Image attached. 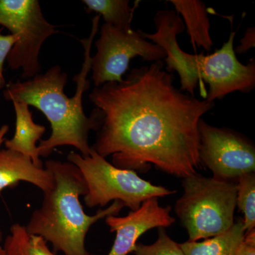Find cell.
<instances>
[{"instance_id": "cell-6", "label": "cell", "mask_w": 255, "mask_h": 255, "mask_svg": "<svg viewBox=\"0 0 255 255\" xmlns=\"http://www.w3.org/2000/svg\"><path fill=\"white\" fill-rule=\"evenodd\" d=\"M67 159L78 167L85 178L87 193L84 201L90 209L104 207L111 201H119L125 207L136 211L147 199H158L176 192L151 184L139 177L135 171L115 167L92 149L86 157L71 152Z\"/></svg>"}, {"instance_id": "cell-19", "label": "cell", "mask_w": 255, "mask_h": 255, "mask_svg": "<svg viewBox=\"0 0 255 255\" xmlns=\"http://www.w3.org/2000/svg\"><path fill=\"white\" fill-rule=\"evenodd\" d=\"M0 29V90L6 87V81L3 75V68L5 60L7 58L11 48L18 41V37L16 35H2Z\"/></svg>"}, {"instance_id": "cell-3", "label": "cell", "mask_w": 255, "mask_h": 255, "mask_svg": "<svg viewBox=\"0 0 255 255\" xmlns=\"http://www.w3.org/2000/svg\"><path fill=\"white\" fill-rule=\"evenodd\" d=\"M156 31L142 37L159 45L166 52L164 61L168 73L177 72L180 79L181 91L194 95L198 84L205 82L209 91L205 100L214 102L233 92L249 93L255 87V60L245 65L238 60L234 50L236 31H232L228 41L212 54H189L178 44L177 35L184 31L182 18L174 10H159L154 17Z\"/></svg>"}, {"instance_id": "cell-4", "label": "cell", "mask_w": 255, "mask_h": 255, "mask_svg": "<svg viewBox=\"0 0 255 255\" xmlns=\"http://www.w3.org/2000/svg\"><path fill=\"white\" fill-rule=\"evenodd\" d=\"M48 169L55 179L54 189L45 193L39 209L32 213L25 227L28 234L40 236L65 255H90L85 238L90 228L100 220L117 216L125 207L114 201L110 207L94 216L85 214L79 197L86 195L85 178L78 167L69 162L49 159Z\"/></svg>"}, {"instance_id": "cell-9", "label": "cell", "mask_w": 255, "mask_h": 255, "mask_svg": "<svg viewBox=\"0 0 255 255\" xmlns=\"http://www.w3.org/2000/svg\"><path fill=\"white\" fill-rule=\"evenodd\" d=\"M199 159L215 179L234 182L255 171V145L241 134L212 127L201 119L198 126Z\"/></svg>"}, {"instance_id": "cell-2", "label": "cell", "mask_w": 255, "mask_h": 255, "mask_svg": "<svg viewBox=\"0 0 255 255\" xmlns=\"http://www.w3.org/2000/svg\"><path fill=\"white\" fill-rule=\"evenodd\" d=\"M92 41L90 38L84 42L85 63L81 73L74 79L77 82V90L71 98L64 92L68 75L62 71L58 65L44 74H38L23 82H9L5 87L3 92L5 100L25 102L38 109L49 122L51 134L38 145L41 157H48L55 147L64 145L73 146L85 157L90 155L92 148L89 143V134L91 130H97L98 119L94 111L90 117H87L84 112L82 96L90 87L87 77L91 70Z\"/></svg>"}, {"instance_id": "cell-8", "label": "cell", "mask_w": 255, "mask_h": 255, "mask_svg": "<svg viewBox=\"0 0 255 255\" xmlns=\"http://www.w3.org/2000/svg\"><path fill=\"white\" fill-rule=\"evenodd\" d=\"M95 46L97 53L91 58L92 80L95 87L122 82L130 60L135 56L153 63L167 55L162 47L145 39L140 30L124 31L105 23L101 26Z\"/></svg>"}, {"instance_id": "cell-13", "label": "cell", "mask_w": 255, "mask_h": 255, "mask_svg": "<svg viewBox=\"0 0 255 255\" xmlns=\"http://www.w3.org/2000/svg\"><path fill=\"white\" fill-rule=\"evenodd\" d=\"M169 1L184 18V26L187 28L194 49L196 50V47H201L207 52L211 51L214 43L209 33L211 23L204 2L199 0H171Z\"/></svg>"}, {"instance_id": "cell-7", "label": "cell", "mask_w": 255, "mask_h": 255, "mask_svg": "<svg viewBox=\"0 0 255 255\" xmlns=\"http://www.w3.org/2000/svg\"><path fill=\"white\" fill-rule=\"evenodd\" d=\"M0 26L18 37L6 58L10 68L21 69V78L28 80L39 74L42 45L47 38L58 33L56 26L43 16L39 1L0 0Z\"/></svg>"}, {"instance_id": "cell-1", "label": "cell", "mask_w": 255, "mask_h": 255, "mask_svg": "<svg viewBox=\"0 0 255 255\" xmlns=\"http://www.w3.org/2000/svg\"><path fill=\"white\" fill-rule=\"evenodd\" d=\"M98 119L95 143L118 168L146 172L153 164L187 177L199 159L198 126L215 102L182 93L162 60L132 69L121 82L95 87L89 95Z\"/></svg>"}, {"instance_id": "cell-10", "label": "cell", "mask_w": 255, "mask_h": 255, "mask_svg": "<svg viewBox=\"0 0 255 255\" xmlns=\"http://www.w3.org/2000/svg\"><path fill=\"white\" fill-rule=\"evenodd\" d=\"M171 206H159L157 198L147 199L136 211H130L124 217L110 216L105 222L112 233H117L108 255H128L133 252L137 240L155 228H167L175 219L170 215Z\"/></svg>"}, {"instance_id": "cell-23", "label": "cell", "mask_w": 255, "mask_h": 255, "mask_svg": "<svg viewBox=\"0 0 255 255\" xmlns=\"http://www.w3.org/2000/svg\"><path fill=\"white\" fill-rule=\"evenodd\" d=\"M0 255H7L6 251H4V248L0 246Z\"/></svg>"}, {"instance_id": "cell-21", "label": "cell", "mask_w": 255, "mask_h": 255, "mask_svg": "<svg viewBox=\"0 0 255 255\" xmlns=\"http://www.w3.org/2000/svg\"><path fill=\"white\" fill-rule=\"evenodd\" d=\"M255 47V27H250L246 30L244 36L241 40V45L234 48L236 54H244L248 50Z\"/></svg>"}, {"instance_id": "cell-18", "label": "cell", "mask_w": 255, "mask_h": 255, "mask_svg": "<svg viewBox=\"0 0 255 255\" xmlns=\"http://www.w3.org/2000/svg\"><path fill=\"white\" fill-rule=\"evenodd\" d=\"M158 238L152 245L136 244L135 255H185L179 244L169 238L165 228H158Z\"/></svg>"}, {"instance_id": "cell-20", "label": "cell", "mask_w": 255, "mask_h": 255, "mask_svg": "<svg viewBox=\"0 0 255 255\" xmlns=\"http://www.w3.org/2000/svg\"><path fill=\"white\" fill-rule=\"evenodd\" d=\"M235 255H255V228L246 231L244 238L238 246Z\"/></svg>"}, {"instance_id": "cell-14", "label": "cell", "mask_w": 255, "mask_h": 255, "mask_svg": "<svg viewBox=\"0 0 255 255\" xmlns=\"http://www.w3.org/2000/svg\"><path fill=\"white\" fill-rule=\"evenodd\" d=\"M246 232L243 221H238L226 232L211 239L187 241L179 246L185 255H235Z\"/></svg>"}, {"instance_id": "cell-12", "label": "cell", "mask_w": 255, "mask_h": 255, "mask_svg": "<svg viewBox=\"0 0 255 255\" xmlns=\"http://www.w3.org/2000/svg\"><path fill=\"white\" fill-rule=\"evenodd\" d=\"M12 102L16 114V129L14 137L4 140L5 147L22 154L31 159L37 167L43 168L37 142L41 140L46 132V127L33 122L27 104L16 101Z\"/></svg>"}, {"instance_id": "cell-16", "label": "cell", "mask_w": 255, "mask_h": 255, "mask_svg": "<svg viewBox=\"0 0 255 255\" xmlns=\"http://www.w3.org/2000/svg\"><path fill=\"white\" fill-rule=\"evenodd\" d=\"M88 12L95 11L103 16L105 23L124 31L131 30L133 8L128 0H82Z\"/></svg>"}, {"instance_id": "cell-15", "label": "cell", "mask_w": 255, "mask_h": 255, "mask_svg": "<svg viewBox=\"0 0 255 255\" xmlns=\"http://www.w3.org/2000/svg\"><path fill=\"white\" fill-rule=\"evenodd\" d=\"M3 248L7 255H56L43 238L28 234L26 227L19 223L11 226Z\"/></svg>"}, {"instance_id": "cell-17", "label": "cell", "mask_w": 255, "mask_h": 255, "mask_svg": "<svg viewBox=\"0 0 255 255\" xmlns=\"http://www.w3.org/2000/svg\"><path fill=\"white\" fill-rule=\"evenodd\" d=\"M237 205L244 214L243 224L246 231L255 226V174H243L238 179Z\"/></svg>"}, {"instance_id": "cell-5", "label": "cell", "mask_w": 255, "mask_h": 255, "mask_svg": "<svg viewBox=\"0 0 255 255\" xmlns=\"http://www.w3.org/2000/svg\"><path fill=\"white\" fill-rule=\"evenodd\" d=\"M184 193L175 213L187 230L189 241L214 237L234 224L237 184L195 173L183 178Z\"/></svg>"}, {"instance_id": "cell-24", "label": "cell", "mask_w": 255, "mask_h": 255, "mask_svg": "<svg viewBox=\"0 0 255 255\" xmlns=\"http://www.w3.org/2000/svg\"><path fill=\"white\" fill-rule=\"evenodd\" d=\"M2 238H3V233H2V232H1V230H0V242L2 241Z\"/></svg>"}, {"instance_id": "cell-11", "label": "cell", "mask_w": 255, "mask_h": 255, "mask_svg": "<svg viewBox=\"0 0 255 255\" xmlns=\"http://www.w3.org/2000/svg\"><path fill=\"white\" fill-rule=\"evenodd\" d=\"M19 182L31 183L43 194L53 190L55 185L53 174L48 169L37 167L31 159L16 151L0 149V192Z\"/></svg>"}, {"instance_id": "cell-22", "label": "cell", "mask_w": 255, "mask_h": 255, "mask_svg": "<svg viewBox=\"0 0 255 255\" xmlns=\"http://www.w3.org/2000/svg\"><path fill=\"white\" fill-rule=\"evenodd\" d=\"M9 127L8 125H3L2 127H0V147H1V144L4 142L5 135L9 131Z\"/></svg>"}]
</instances>
